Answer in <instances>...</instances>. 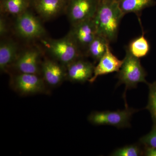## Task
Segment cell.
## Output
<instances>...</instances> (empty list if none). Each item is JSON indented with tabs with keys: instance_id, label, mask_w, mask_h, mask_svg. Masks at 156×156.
<instances>
[{
	"instance_id": "cell-5",
	"label": "cell",
	"mask_w": 156,
	"mask_h": 156,
	"mask_svg": "<svg viewBox=\"0 0 156 156\" xmlns=\"http://www.w3.org/2000/svg\"><path fill=\"white\" fill-rule=\"evenodd\" d=\"M16 17L14 29L20 37L28 40L40 38L46 34L44 27L40 20L29 10Z\"/></svg>"
},
{
	"instance_id": "cell-20",
	"label": "cell",
	"mask_w": 156,
	"mask_h": 156,
	"mask_svg": "<svg viewBox=\"0 0 156 156\" xmlns=\"http://www.w3.org/2000/svg\"><path fill=\"white\" fill-rule=\"evenodd\" d=\"M148 102L146 108L150 112L154 125L156 126V82L148 83Z\"/></svg>"
},
{
	"instance_id": "cell-1",
	"label": "cell",
	"mask_w": 156,
	"mask_h": 156,
	"mask_svg": "<svg viewBox=\"0 0 156 156\" xmlns=\"http://www.w3.org/2000/svg\"><path fill=\"white\" fill-rule=\"evenodd\" d=\"M124 14L116 0H99L94 19L97 35L110 43L116 40Z\"/></svg>"
},
{
	"instance_id": "cell-9",
	"label": "cell",
	"mask_w": 156,
	"mask_h": 156,
	"mask_svg": "<svg viewBox=\"0 0 156 156\" xmlns=\"http://www.w3.org/2000/svg\"><path fill=\"white\" fill-rule=\"evenodd\" d=\"M41 54L37 48L27 49L19 54L14 66L21 73L38 75L40 68L41 69Z\"/></svg>"
},
{
	"instance_id": "cell-8",
	"label": "cell",
	"mask_w": 156,
	"mask_h": 156,
	"mask_svg": "<svg viewBox=\"0 0 156 156\" xmlns=\"http://www.w3.org/2000/svg\"><path fill=\"white\" fill-rule=\"evenodd\" d=\"M68 34L80 50L86 53L89 45L97 35L94 19L87 20L72 25Z\"/></svg>"
},
{
	"instance_id": "cell-3",
	"label": "cell",
	"mask_w": 156,
	"mask_h": 156,
	"mask_svg": "<svg viewBox=\"0 0 156 156\" xmlns=\"http://www.w3.org/2000/svg\"><path fill=\"white\" fill-rule=\"evenodd\" d=\"M117 75L119 81L117 86H126L124 96L128 89L136 88L139 83L148 84L146 80L147 73L141 65L139 58L134 57L126 49V55Z\"/></svg>"
},
{
	"instance_id": "cell-18",
	"label": "cell",
	"mask_w": 156,
	"mask_h": 156,
	"mask_svg": "<svg viewBox=\"0 0 156 156\" xmlns=\"http://www.w3.org/2000/svg\"><path fill=\"white\" fill-rule=\"evenodd\" d=\"M109 43L103 37L97 35L88 47L86 54L97 62L106 52Z\"/></svg>"
},
{
	"instance_id": "cell-12",
	"label": "cell",
	"mask_w": 156,
	"mask_h": 156,
	"mask_svg": "<svg viewBox=\"0 0 156 156\" xmlns=\"http://www.w3.org/2000/svg\"><path fill=\"white\" fill-rule=\"evenodd\" d=\"M69 0H31V5L43 19L54 18L66 9Z\"/></svg>"
},
{
	"instance_id": "cell-10",
	"label": "cell",
	"mask_w": 156,
	"mask_h": 156,
	"mask_svg": "<svg viewBox=\"0 0 156 156\" xmlns=\"http://www.w3.org/2000/svg\"><path fill=\"white\" fill-rule=\"evenodd\" d=\"M41 71L45 83L51 87H57L67 78L66 67L54 59H45Z\"/></svg>"
},
{
	"instance_id": "cell-4",
	"label": "cell",
	"mask_w": 156,
	"mask_h": 156,
	"mask_svg": "<svg viewBox=\"0 0 156 156\" xmlns=\"http://www.w3.org/2000/svg\"><path fill=\"white\" fill-rule=\"evenodd\" d=\"M137 111L126 106L122 110L94 112L88 117V121L95 126H110L118 128L131 126L130 121L132 115Z\"/></svg>"
},
{
	"instance_id": "cell-23",
	"label": "cell",
	"mask_w": 156,
	"mask_h": 156,
	"mask_svg": "<svg viewBox=\"0 0 156 156\" xmlns=\"http://www.w3.org/2000/svg\"><path fill=\"white\" fill-rule=\"evenodd\" d=\"M144 154L147 156H156V148L146 147Z\"/></svg>"
},
{
	"instance_id": "cell-11",
	"label": "cell",
	"mask_w": 156,
	"mask_h": 156,
	"mask_svg": "<svg viewBox=\"0 0 156 156\" xmlns=\"http://www.w3.org/2000/svg\"><path fill=\"white\" fill-rule=\"evenodd\" d=\"M95 66L83 57L78 58L66 67L67 78L74 83H84L92 78Z\"/></svg>"
},
{
	"instance_id": "cell-14",
	"label": "cell",
	"mask_w": 156,
	"mask_h": 156,
	"mask_svg": "<svg viewBox=\"0 0 156 156\" xmlns=\"http://www.w3.org/2000/svg\"><path fill=\"white\" fill-rule=\"evenodd\" d=\"M18 46L11 40H3L0 44V69L5 72L14 65L19 55Z\"/></svg>"
},
{
	"instance_id": "cell-2",
	"label": "cell",
	"mask_w": 156,
	"mask_h": 156,
	"mask_svg": "<svg viewBox=\"0 0 156 156\" xmlns=\"http://www.w3.org/2000/svg\"><path fill=\"white\" fill-rule=\"evenodd\" d=\"M42 43L53 59L66 67L73 62L83 57L82 51L68 34L62 38L46 40Z\"/></svg>"
},
{
	"instance_id": "cell-16",
	"label": "cell",
	"mask_w": 156,
	"mask_h": 156,
	"mask_svg": "<svg viewBox=\"0 0 156 156\" xmlns=\"http://www.w3.org/2000/svg\"><path fill=\"white\" fill-rule=\"evenodd\" d=\"M142 34L132 40L126 48L133 56L139 58L146 56L151 49L149 42L144 36L142 27Z\"/></svg>"
},
{
	"instance_id": "cell-13",
	"label": "cell",
	"mask_w": 156,
	"mask_h": 156,
	"mask_svg": "<svg viewBox=\"0 0 156 156\" xmlns=\"http://www.w3.org/2000/svg\"><path fill=\"white\" fill-rule=\"evenodd\" d=\"M123 62V60H120L113 54L109 46L106 52L99 59L97 65L95 66L93 76L89 82L92 83L98 76L111 73L118 72L122 66Z\"/></svg>"
},
{
	"instance_id": "cell-7",
	"label": "cell",
	"mask_w": 156,
	"mask_h": 156,
	"mask_svg": "<svg viewBox=\"0 0 156 156\" xmlns=\"http://www.w3.org/2000/svg\"><path fill=\"white\" fill-rule=\"evenodd\" d=\"M45 82L38 75L20 73L13 78L12 85L15 91L20 95H31L45 92Z\"/></svg>"
},
{
	"instance_id": "cell-15",
	"label": "cell",
	"mask_w": 156,
	"mask_h": 156,
	"mask_svg": "<svg viewBox=\"0 0 156 156\" xmlns=\"http://www.w3.org/2000/svg\"><path fill=\"white\" fill-rule=\"evenodd\" d=\"M120 10L124 15L128 13L136 14L140 19L141 12L146 8L154 5V0H116Z\"/></svg>"
},
{
	"instance_id": "cell-17",
	"label": "cell",
	"mask_w": 156,
	"mask_h": 156,
	"mask_svg": "<svg viewBox=\"0 0 156 156\" xmlns=\"http://www.w3.org/2000/svg\"><path fill=\"white\" fill-rule=\"evenodd\" d=\"M31 5V0H1V11L16 17L28 10Z\"/></svg>"
},
{
	"instance_id": "cell-21",
	"label": "cell",
	"mask_w": 156,
	"mask_h": 156,
	"mask_svg": "<svg viewBox=\"0 0 156 156\" xmlns=\"http://www.w3.org/2000/svg\"><path fill=\"white\" fill-rule=\"evenodd\" d=\"M140 141L145 147L156 148V126H154L150 132L142 136Z\"/></svg>"
},
{
	"instance_id": "cell-6",
	"label": "cell",
	"mask_w": 156,
	"mask_h": 156,
	"mask_svg": "<svg viewBox=\"0 0 156 156\" xmlns=\"http://www.w3.org/2000/svg\"><path fill=\"white\" fill-rule=\"evenodd\" d=\"M99 0H69L66 11L72 25L94 18Z\"/></svg>"
},
{
	"instance_id": "cell-19",
	"label": "cell",
	"mask_w": 156,
	"mask_h": 156,
	"mask_svg": "<svg viewBox=\"0 0 156 156\" xmlns=\"http://www.w3.org/2000/svg\"><path fill=\"white\" fill-rule=\"evenodd\" d=\"M144 154V151L136 144L125 146L117 149L111 154L112 156H139Z\"/></svg>"
},
{
	"instance_id": "cell-22",
	"label": "cell",
	"mask_w": 156,
	"mask_h": 156,
	"mask_svg": "<svg viewBox=\"0 0 156 156\" xmlns=\"http://www.w3.org/2000/svg\"><path fill=\"white\" fill-rule=\"evenodd\" d=\"M8 33V26L5 19L3 17L0 18V36L3 37Z\"/></svg>"
}]
</instances>
